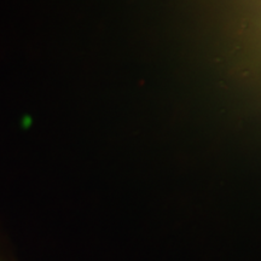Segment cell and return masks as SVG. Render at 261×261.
Wrapping results in <instances>:
<instances>
[]
</instances>
